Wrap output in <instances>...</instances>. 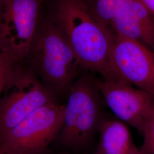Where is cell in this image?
Segmentation results:
<instances>
[{"label": "cell", "instance_id": "cell-1", "mask_svg": "<svg viewBox=\"0 0 154 154\" xmlns=\"http://www.w3.org/2000/svg\"><path fill=\"white\" fill-rule=\"evenodd\" d=\"M58 26L64 33L80 67L110 77V60L115 34L98 21L83 0H63L57 11Z\"/></svg>", "mask_w": 154, "mask_h": 154}, {"label": "cell", "instance_id": "cell-2", "mask_svg": "<svg viewBox=\"0 0 154 154\" xmlns=\"http://www.w3.org/2000/svg\"><path fill=\"white\" fill-rule=\"evenodd\" d=\"M26 58L34 72L55 94L69 92L80 67L58 25L49 24L39 32L37 30Z\"/></svg>", "mask_w": 154, "mask_h": 154}, {"label": "cell", "instance_id": "cell-3", "mask_svg": "<svg viewBox=\"0 0 154 154\" xmlns=\"http://www.w3.org/2000/svg\"><path fill=\"white\" fill-rule=\"evenodd\" d=\"M68 93L63 122L57 138L66 148L81 149L98 132L103 119L102 98L95 79L89 75L77 79Z\"/></svg>", "mask_w": 154, "mask_h": 154}, {"label": "cell", "instance_id": "cell-4", "mask_svg": "<svg viewBox=\"0 0 154 154\" xmlns=\"http://www.w3.org/2000/svg\"><path fill=\"white\" fill-rule=\"evenodd\" d=\"M64 113L65 105L57 101L34 110L0 137L2 151L6 154H44L61 131Z\"/></svg>", "mask_w": 154, "mask_h": 154}, {"label": "cell", "instance_id": "cell-5", "mask_svg": "<svg viewBox=\"0 0 154 154\" xmlns=\"http://www.w3.org/2000/svg\"><path fill=\"white\" fill-rule=\"evenodd\" d=\"M55 97L33 71L16 65L0 98V137Z\"/></svg>", "mask_w": 154, "mask_h": 154}, {"label": "cell", "instance_id": "cell-6", "mask_svg": "<svg viewBox=\"0 0 154 154\" xmlns=\"http://www.w3.org/2000/svg\"><path fill=\"white\" fill-rule=\"evenodd\" d=\"M39 11V0H0V51L17 63L28 56Z\"/></svg>", "mask_w": 154, "mask_h": 154}, {"label": "cell", "instance_id": "cell-7", "mask_svg": "<svg viewBox=\"0 0 154 154\" xmlns=\"http://www.w3.org/2000/svg\"><path fill=\"white\" fill-rule=\"evenodd\" d=\"M107 79L128 83L154 98V52L136 41L116 35Z\"/></svg>", "mask_w": 154, "mask_h": 154}, {"label": "cell", "instance_id": "cell-8", "mask_svg": "<svg viewBox=\"0 0 154 154\" xmlns=\"http://www.w3.org/2000/svg\"><path fill=\"white\" fill-rule=\"evenodd\" d=\"M103 101L116 119L142 133L146 120L154 106L149 93L128 83L112 79H95Z\"/></svg>", "mask_w": 154, "mask_h": 154}, {"label": "cell", "instance_id": "cell-9", "mask_svg": "<svg viewBox=\"0 0 154 154\" xmlns=\"http://www.w3.org/2000/svg\"><path fill=\"white\" fill-rule=\"evenodd\" d=\"M110 28L116 35L136 41L154 53V16L138 0L127 6Z\"/></svg>", "mask_w": 154, "mask_h": 154}, {"label": "cell", "instance_id": "cell-10", "mask_svg": "<svg viewBox=\"0 0 154 154\" xmlns=\"http://www.w3.org/2000/svg\"><path fill=\"white\" fill-rule=\"evenodd\" d=\"M98 133L99 142L94 154H143L128 126L118 119L103 118Z\"/></svg>", "mask_w": 154, "mask_h": 154}, {"label": "cell", "instance_id": "cell-11", "mask_svg": "<svg viewBox=\"0 0 154 154\" xmlns=\"http://www.w3.org/2000/svg\"><path fill=\"white\" fill-rule=\"evenodd\" d=\"M94 17L110 28L114 20L134 0H83Z\"/></svg>", "mask_w": 154, "mask_h": 154}, {"label": "cell", "instance_id": "cell-12", "mask_svg": "<svg viewBox=\"0 0 154 154\" xmlns=\"http://www.w3.org/2000/svg\"><path fill=\"white\" fill-rule=\"evenodd\" d=\"M142 135L143 144L140 147L143 154H154V106L147 116Z\"/></svg>", "mask_w": 154, "mask_h": 154}, {"label": "cell", "instance_id": "cell-13", "mask_svg": "<svg viewBox=\"0 0 154 154\" xmlns=\"http://www.w3.org/2000/svg\"><path fill=\"white\" fill-rule=\"evenodd\" d=\"M17 65L10 56L0 51V98Z\"/></svg>", "mask_w": 154, "mask_h": 154}, {"label": "cell", "instance_id": "cell-14", "mask_svg": "<svg viewBox=\"0 0 154 154\" xmlns=\"http://www.w3.org/2000/svg\"><path fill=\"white\" fill-rule=\"evenodd\" d=\"M154 16V0H138Z\"/></svg>", "mask_w": 154, "mask_h": 154}, {"label": "cell", "instance_id": "cell-15", "mask_svg": "<svg viewBox=\"0 0 154 154\" xmlns=\"http://www.w3.org/2000/svg\"><path fill=\"white\" fill-rule=\"evenodd\" d=\"M0 154H5V153H4V152H3V151H2V150H1V152H0Z\"/></svg>", "mask_w": 154, "mask_h": 154}, {"label": "cell", "instance_id": "cell-16", "mask_svg": "<svg viewBox=\"0 0 154 154\" xmlns=\"http://www.w3.org/2000/svg\"><path fill=\"white\" fill-rule=\"evenodd\" d=\"M1 150H2V149H1V147H0V152L1 151Z\"/></svg>", "mask_w": 154, "mask_h": 154}]
</instances>
